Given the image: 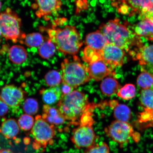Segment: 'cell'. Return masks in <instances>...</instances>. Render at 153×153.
Returning <instances> with one entry per match:
<instances>
[{"label":"cell","mask_w":153,"mask_h":153,"mask_svg":"<svg viewBox=\"0 0 153 153\" xmlns=\"http://www.w3.org/2000/svg\"><path fill=\"white\" fill-rule=\"evenodd\" d=\"M99 30L108 43L116 46L129 53L141 43L140 37L131 31L127 26L120 23L116 18L102 24Z\"/></svg>","instance_id":"1"},{"label":"cell","mask_w":153,"mask_h":153,"mask_svg":"<svg viewBox=\"0 0 153 153\" xmlns=\"http://www.w3.org/2000/svg\"><path fill=\"white\" fill-rule=\"evenodd\" d=\"M95 106L89 103L85 94L78 91L62 95L57 104L58 109L66 120L76 124H79L84 115L91 111Z\"/></svg>","instance_id":"2"},{"label":"cell","mask_w":153,"mask_h":153,"mask_svg":"<svg viewBox=\"0 0 153 153\" xmlns=\"http://www.w3.org/2000/svg\"><path fill=\"white\" fill-rule=\"evenodd\" d=\"M47 32L49 39L65 55H75L83 45L81 35L75 26L66 25L62 28L53 27L48 29Z\"/></svg>","instance_id":"3"},{"label":"cell","mask_w":153,"mask_h":153,"mask_svg":"<svg viewBox=\"0 0 153 153\" xmlns=\"http://www.w3.org/2000/svg\"><path fill=\"white\" fill-rule=\"evenodd\" d=\"M61 68L63 83L72 88L84 85L91 79L87 67L80 62L76 56L72 60L64 59L61 64Z\"/></svg>","instance_id":"4"},{"label":"cell","mask_w":153,"mask_h":153,"mask_svg":"<svg viewBox=\"0 0 153 153\" xmlns=\"http://www.w3.org/2000/svg\"><path fill=\"white\" fill-rule=\"evenodd\" d=\"M22 19L10 7L0 13V32L2 37L14 43L19 42L24 33L22 31Z\"/></svg>","instance_id":"5"},{"label":"cell","mask_w":153,"mask_h":153,"mask_svg":"<svg viewBox=\"0 0 153 153\" xmlns=\"http://www.w3.org/2000/svg\"><path fill=\"white\" fill-rule=\"evenodd\" d=\"M31 132L34 139L33 148L36 150L41 147L46 148L48 143L52 144L56 134L54 125L48 123L39 115L36 117Z\"/></svg>","instance_id":"6"},{"label":"cell","mask_w":153,"mask_h":153,"mask_svg":"<svg viewBox=\"0 0 153 153\" xmlns=\"http://www.w3.org/2000/svg\"><path fill=\"white\" fill-rule=\"evenodd\" d=\"M105 131L112 140L121 145L128 143L130 137L134 132L131 124L117 120L105 128Z\"/></svg>","instance_id":"7"},{"label":"cell","mask_w":153,"mask_h":153,"mask_svg":"<svg viewBox=\"0 0 153 153\" xmlns=\"http://www.w3.org/2000/svg\"><path fill=\"white\" fill-rule=\"evenodd\" d=\"M143 110L140 113L137 118L138 123L143 128L153 126V87L143 89L140 97Z\"/></svg>","instance_id":"8"},{"label":"cell","mask_w":153,"mask_h":153,"mask_svg":"<svg viewBox=\"0 0 153 153\" xmlns=\"http://www.w3.org/2000/svg\"><path fill=\"white\" fill-rule=\"evenodd\" d=\"M96 139L92 126L79 125L73 131L71 140L76 148L80 149L93 146Z\"/></svg>","instance_id":"9"},{"label":"cell","mask_w":153,"mask_h":153,"mask_svg":"<svg viewBox=\"0 0 153 153\" xmlns=\"http://www.w3.org/2000/svg\"><path fill=\"white\" fill-rule=\"evenodd\" d=\"M101 59L113 70L124 64L125 51L116 46L108 43L101 51Z\"/></svg>","instance_id":"10"},{"label":"cell","mask_w":153,"mask_h":153,"mask_svg":"<svg viewBox=\"0 0 153 153\" xmlns=\"http://www.w3.org/2000/svg\"><path fill=\"white\" fill-rule=\"evenodd\" d=\"M25 93L20 87L13 85H6L0 92V100L11 108H16L24 100Z\"/></svg>","instance_id":"11"},{"label":"cell","mask_w":153,"mask_h":153,"mask_svg":"<svg viewBox=\"0 0 153 153\" xmlns=\"http://www.w3.org/2000/svg\"><path fill=\"white\" fill-rule=\"evenodd\" d=\"M62 5L61 0H34L32 8L39 18H45L60 10Z\"/></svg>","instance_id":"12"},{"label":"cell","mask_w":153,"mask_h":153,"mask_svg":"<svg viewBox=\"0 0 153 153\" xmlns=\"http://www.w3.org/2000/svg\"><path fill=\"white\" fill-rule=\"evenodd\" d=\"M129 53L133 60L138 61L142 68L153 66V45H144L143 44Z\"/></svg>","instance_id":"13"},{"label":"cell","mask_w":153,"mask_h":153,"mask_svg":"<svg viewBox=\"0 0 153 153\" xmlns=\"http://www.w3.org/2000/svg\"><path fill=\"white\" fill-rule=\"evenodd\" d=\"M87 68L90 77L97 81H101L107 76L115 74L114 70L111 69L102 60L89 63Z\"/></svg>","instance_id":"14"},{"label":"cell","mask_w":153,"mask_h":153,"mask_svg":"<svg viewBox=\"0 0 153 153\" xmlns=\"http://www.w3.org/2000/svg\"><path fill=\"white\" fill-rule=\"evenodd\" d=\"M127 4L130 16L137 14L145 16L153 10V4L151 0H128Z\"/></svg>","instance_id":"15"},{"label":"cell","mask_w":153,"mask_h":153,"mask_svg":"<svg viewBox=\"0 0 153 153\" xmlns=\"http://www.w3.org/2000/svg\"><path fill=\"white\" fill-rule=\"evenodd\" d=\"M139 20L133 27L134 33L139 37L150 40L153 37V20L145 18Z\"/></svg>","instance_id":"16"},{"label":"cell","mask_w":153,"mask_h":153,"mask_svg":"<svg viewBox=\"0 0 153 153\" xmlns=\"http://www.w3.org/2000/svg\"><path fill=\"white\" fill-rule=\"evenodd\" d=\"M42 117L48 123L53 125H61L66 120L58 109L47 104L43 105Z\"/></svg>","instance_id":"17"},{"label":"cell","mask_w":153,"mask_h":153,"mask_svg":"<svg viewBox=\"0 0 153 153\" xmlns=\"http://www.w3.org/2000/svg\"><path fill=\"white\" fill-rule=\"evenodd\" d=\"M109 105L113 109L114 115L116 120L128 122L131 117V112L129 107L125 104H120L117 101L113 100L109 102Z\"/></svg>","instance_id":"18"},{"label":"cell","mask_w":153,"mask_h":153,"mask_svg":"<svg viewBox=\"0 0 153 153\" xmlns=\"http://www.w3.org/2000/svg\"><path fill=\"white\" fill-rule=\"evenodd\" d=\"M85 45L97 51H101L108 43L100 30L90 33L86 36Z\"/></svg>","instance_id":"19"},{"label":"cell","mask_w":153,"mask_h":153,"mask_svg":"<svg viewBox=\"0 0 153 153\" xmlns=\"http://www.w3.org/2000/svg\"><path fill=\"white\" fill-rule=\"evenodd\" d=\"M20 128L16 120L9 118L2 122L0 129L1 134L6 138L15 139L20 132Z\"/></svg>","instance_id":"20"},{"label":"cell","mask_w":153,"mask_h":153,"mask_svg":"<svg viewBox=\"0 0 153 153\" xmlns=\"http://www.w3.org/2000/svg\"><path fill=\"white\" fill-rule=\"evenodd\" d=\"M40 93L44 102L48 105L59 102L62 95L61 89L58 87L42 89L40 91Z\"/></svg>","instance_id":"21"},{"label":"cell","mask_w":153,"mask_h":153,"mask_svg":"<svg viewBox=\"0 0 153 153\" xmlns=\"http://www.w3.org/2000/svg\"><path fill=\"white\" fill-rule=\"evenodd\" d=\"M8 56L11 62L20 65L25 62L27 58V53L22 46L14 45L10 48Z\"/></svg>","instance_id":"22"},{"label":"cell","mask_w":153,"mask_h":153,"mask_svg":"<svg viewBox=\"0 0 153 153\" xmlns=\"http://www.w3.org/2000/svg\"><path fill=\"white\" fill-rule=\"evenodd\" d=\"M119 82L112 77H107L103 80L100 84V89L103 94L107 96L115 94L120 87Z\"/></svg>","instance_id":"23"},{"label":"cell","mask_w":153,"mask_h":153,"mask_svg":"<svg viewBox=\"0 0 153 153\" xmlns=\"http://www.w3.org/2000/svg\"><path fill=\"white\" fill-rule=\"evenodd\" d=\"M45 41L43 36L38 32L24 33L19 42L29 48L39 47Z\"/></svg>","instance_id":"24"},{"label":"cell","mask_w":153,"mask_h":153,"mask_svg":"<svg viewBox=\"0 0 153 153\" xmlns=\"http://www.w3.org/2000/svg\"><path fill=\"white\" fill-rule=\"evenodd\" d=\"M56 50V47L55 44L48 38L39 47L38 53L42 58L48 59L54 55Z\"/></svg>","instance_id":"25"},{"label":"cell","mask_w":153,"mask_h":153,"mask_svg":"<svg viewBox=\"0 0 153 153\" xmlns=\"http://www.w3.org/2000/svg\"><path fill=\"white\" fill-rule=\"evenodd\" d=\"M142 72L137 78V85L143 89L150 88L153 87V76L150 73L142 69Z\"/></svg>","instance_id":"26"},{"label":"cell","mask_w":153,"mask_h":153,"mask_svg":"<svg viewBox=\"0 0 153 153\" xmlns=\"http://www.w3.org/2000/svg\"><path fill=\"white\" fill-rule=\"evenodd\" d=\"M101 51H97L89 47H86L83 51V60L89 64L102 60Z\"/></svg>","instance_id":"27"},{"label":"cell","mask_w":153,"mask_h":153,"mask_svg":"<svg viewBox=\"0 0 153 153\" xmlns=\"http://www.w3.org/2000/svg\"><path fill=\"white\" fill-rule=\"evenodd\" d=\"M45 80L46 83L49 87H56L62 82V76L58 71L51 70L46 74Z\"/></svg>","instance_id":"28"},{"label":"cell","mask_w":153,"mask_h":153,"mask_svg":"<svg viewBox=\"0 0 153 153\" xmlns=\"http://www.w3.org/2000/svg\"><path fill=\"white\" fill-rule=\"evenodd\" d=\"M136 89L134 85L132 84H126L120 90L117 95L124 100H128L135 97Z\"/></svg>","instance_id":"29"},{"label":"cell","mask_w":153,"mask_h":153,"mask_svg":"<svg viewBox=\"0 0 153 153\" xmlns=\"http://www.w3.org/2000/svg\"><path fill=\"white\" fill-rule=\"evenodd\" d=\"M23 109L25 113L30 115L37 114L39 110V105L37 100L30 98L25 101Z\"/></svg>","instance_id":"30"},{"label":"cell","mask_w":153,"mask_h":153,"mask_svg":"<svg viewBox=\"0 0 153 153\" xmlns=\"http://www.w3.org/2000/svg\"><path fill=\"white\" fill-rule=\"evenodd\" d=\"M18 123L19 127L24 131H30L33 128L34 120L33 117L27 114H24L19 118Z\"/></svg>","instance_id":"31"},{"label":"cell","mask_w":153,"mask_h":153,"mask_svg":"<svg viewBox=\"0 0 153 153\" xmlns=\"http://www.w3.org/2000/svg\"><path fill=\"white\" fill-rule=\"evenodd\" d=\"M85 153H110V148L106 143L101 142L85 149Z\"/></svg>","instance_id":"32"},{"label":"cell","mask_w":153,"mask_h":153,"mask_svg":"<svg viewBox=\"0 0 153 153\" xmlns=\"http://www.w3.org/2000/svg\"><path fill=\"white\" fill-rule=\"evenodd\" d=\"M9 111L7 105L3 101L0 100V116L5 115Z\"/></svg>","instance_id":"33"},{"label":"cell","mask_w":153,"mask_h":153,"mask_svg":"<svg viewBox=\"0 0 153 153\" xmlns=\"http://www.w3.org/2000/svg\"><path fill=\"white\" fill-rule=\"evenodd\" d=\"M112 2L113 6L118 8L120 6L127 4L128 0H110Z\"/></svg>","instance_id":"34"},{"label":"cell","mask_w":153,"mask_h":153,"mask_svg":"<svg viewBox=\"0 0 153 153\" xmlns=\"http://www.w3.org/2000/svg\"><path fill=\"white\" fill-rule=\"evenodd\" d=\"M73 88L70 87L69 85L63 84L61 88V91L62 95H66L68 94L71 92Z\"/></svg>","instance_id":"35"},{"label":"cell","mask_w":153,"mask_h":153,"mask_svg":"<svg viewBox=\"0 0 153 153\" xmlns=\"http://www.w3.org/2000/svg\"><path fill=\"white\" fill-rule=\"evenodd\" d=\"M132 137L136 143H138L140 140L141 135L140 134L137 132L134 131Z\"/></svg>","instance_id":"36"},{"label":"cell","mask_w":153,"mask_h":153,"mask_svg":"<svg viewBox=\"0 0 153 153\" xmlns=\"http://www.w3.org/2000/svg\"><path fill=\"white\" fill-rule=\"evenodd\" d=\"M0 153H14L10 149H1L0 150Z\"/></svg>","instance_id":"37"},{"label":"cell","mask_w":153,"mask_h":153,"mask_svg":"<svg viewBox=\"0 0 153 153\" xmlns=\"http://www.w3.org/2000/svg\"><path fill=\"white\" fill-rule=\"evenodd\" d=\"M145 18H150L153 20V10L150 13H149L148 14L145 15Z\"/></svg>","instance_id":"38"},{"label":"cell","mask_w":153,"mask_h":153,"mask_svg":"<svg viewBox=\"0 0 153 153\" xmlns=\"http://www.w3.org/2000/svg\"><path fill=\"white\" fill-rule=\"evenodd\" d=\"M30 142V139L28 137H26L25 138L24 140V142L25 144H28Z\"/></svg>","instance_id":"39"},{"label":"cell","mask_w":153,"mask_h":153,"mask_svg":"<svg viewBox=\"0 0 153 153\" xmlns=\"http://www.w3.org/2000/svg\"><path fill=\"white\" fill-rule=\"evenodd\" d=\"M147 68H148L149 71H150L151 72V74H152L153 76V66L152 67H151V68H147L146 69H143L146 70L147 69Z\"/></svg>","instance_id":"40"},{"label":"cell","mask_w":153,"mask_h":153,"mask_svg":"<svg viewBox=\"0 0 153 153\" xmlns=\"http://www.w3.org/2000/svg\"><path fill=\"white\" fill-rule=\"evenodd\" d=\"M2 3L1 1H0V10H1V7Z\"/></svg>","instance_id":"41"},{"label":"cell","mask_w":153,"mask_h":153,"mask_svg":"<svg viewBox=\"0 0 153 153\" xmlns=\"http://www.w3.org/2000/svg\"><path fill=\"white\" fill-rule=\"evenodd\" d=\"M150 41H153V37L152 38H151V39H150Z\"/></svg>","instance_id":"42"},{"label":"cell","mask_w":153,"mask_h":153,"mask_svg":"<svg viewBox=\"0 0 153 153\" xmlns=\"http://www.w3.org/2000/svg\"><path fill=\"white\" fill-rule=\"evenodd\" d=\"M1 37H2V36L1 35V32H0V38H1Z\"/></svg>","instance_id":"43"},{"label":"cell","mask_w":153,"mask_h":153,"mask_svg":"<svg viewBox=\"0 0 153 153\" xmlns=\"http://www.w3.org/2000/svg\"><path fill=\"white\" fill-rule=\"evenodd\" d=\"M151 1H152V2L153 4V0H151Z\"/></svg>","instance_id":"44"}]
</instances>
